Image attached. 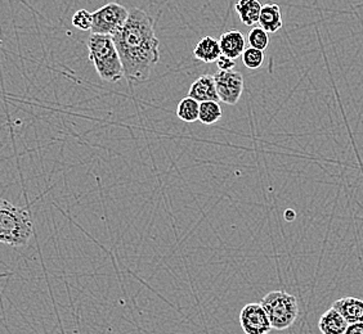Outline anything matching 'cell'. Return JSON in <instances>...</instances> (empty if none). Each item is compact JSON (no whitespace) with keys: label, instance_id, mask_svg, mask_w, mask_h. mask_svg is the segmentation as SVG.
<instances>
[{"label":"cell","instance_id":"obj_1","mask_svg":"<svg viewBox=\"0 0 363 334\" xmlns=\"http://www.w3.org/2000/svg\"><path fill=\"white\" fill-rule=\"evenodd\" d=\"M112 40L119 52L124 76L132 83L148 80L160 61V40L151 16L140 8H132L125 25Z\"/></svg>","mask_w":363,"mask_h":334},{"label":"cell","instance_id":"obj_2","mask_svg":"<svg viewBox=\"0 0 363 334\" xmlns=\"http://www.w3.org/2000/svg\"><path fill=\"white\" fill-rule=\"evenodd\" d=\"M34 236V225L28 209L0 198V243L23 247Z\"/></svg>","mask_w":363,"mask_h":334},{"label":"cell","instance_id":"obj_3","mask_svg":"<svg viewBox=\"0 0 363 334\" xmlns=\"http://www.w3.org/2000/svg\"><path fill=\"white\" fill-rule=\"evenodd\" d=\"M86 45L89 59L104 81L118 83L124 77L123 63L111 36L91 34Z\"/></svg>","mask_w":363,"mask_h":334},{"label":"cell","instance_id":"obj_4","mask_svg":"<svg viewBox=\"0 0 363 334\" xmlns=\"http://www.w3.org/2000/svg\"><path fill=\"white\" fill-rule=\"evenodd\" d=\"M272 329L285 330L291 327L299 316L298 299L290 293L284 291H272L262 299Z\"/></svg>","mask_w":363,"mask_h":334},{"label":"cell","instance_id":"obj_5","mask_svg":"<svg viewBox=\"0 0 363 334\" xmlns=\"http://www.w3.org/2000/svg\"><path fill=\"white\" fill-rule=\"evenodd\" d=\"M93 16L91 34L113 36L125 25L129 17V11L119 3H108L99 8Z\"/></svg>","mask_w":363,"mask_h":334},{"label":"cell","instance_id":"obj_6","mask_svg":"<svg viewBox=\"0 0 363 334\" xmlns=\"http://www.w3.org/2000/svg\"><path fill=\"white\" fill-rule=\"evenodd\" d=\"M214 76L219 100L225 105H235L244 91V77L238 71H218Z\"/></svg>","mask_w":363,"mask_h":334},{"label":"cell","instance_id":"obj_7","mask_svg":"<svg viewBox=\"0 0 363 334\" xmlns=\"http://www.w3.org/2000/svg\"><path fill=\"white\" fill-rule=\"evenodd\" d=\"M240 326L245 334H268L272 326L262 304H247L240 313Z\"/></svg>","mask_w":363,"mask_h":334},{"label":"cell","instance_id":"obj_8","mask_svg":"<svg viewBox=\"0 0 363 334\" xmlns=\"http://www.w3.org/2000/svg\"><path fill=\"white\" fill-rule=\"evenodd\" d=\"M194 98L199 103L203 102H219L216 80L213 75H203L192 83L189 88V96Z\"/></svg>","mask_w":363,"mask_h":334},{"label":"cell","instance_id":"obj_9","mask_svg":"<svg viewBox=\"0 0 363 334\" xmlns=\"http://www.w3.org/2000/svg\"><path fill=\"white\" fill-rule=\"evenodd\" d=\"M333 309H335L348 324L363 323V299L356 297L336 299L333 304Z\"/></svg>","mask_w":363,"mask_h":334},{"label":"cell","instance_id":"obj_10","mask_svg":"<svg viewBox=\"0 0 363 334\" xmlns=\"http://www.w3.org/2000/svg\"><path fill=\"white\" fill-rule=\"evenodd\" d=\"M245 44H246V39H245L244 34L240 33L238 30H230L220 35L219 39V45H220V50L222 54L232 59H238V57L242 56L244 53Z\"/></svg>","mask_w":363,"mask_h":334},{"label":"cell","instance_id":"obj_11","mask_svg":"<svg viewBox=\"0 0 363 334\" xmlns=\"http://www.w3.org/2000/svg\"><path fill=\"white\" fill-rule=\"evenodd\" d=\"M258 23L260 28L268 34H274L279 31V28H282L284 21H282V12L279 4H274V3L264 4L260 11Z\"/></svg>","mask_w":363,"mask_h":334},{"label":"cell","instance_id":"obj_12","mask_svg":"<svg viewBox=\"0 0 363 334\" xmlns=\"http://www.w3.org/2000/svg\"><path fill=\"white\" fill-rule=\"evenodd\" d=\"M220 56L222 50L219 40L214 39L213 36H203L194 49V57L203 63L217 62L218 58Z\"/></svg>","mask_w":363,"mask_h":334},{"label":"cell","instance_id":"obj_13","mask_svg":"<svg viewBox=\"0 0 363 334\" xmlns=\"http://www.w3.org/2000/svg\"><path fill=\"white\" fill-rule=\"evenodd\" d=\"M347 327V321L333 307L328 309L326 313H322L318 321V329L322 334H344Z\"/></svg>","mask_w":363,"mask_h":334},{"label":"cell","instance_id":"obj_14","mask_svg":"<svg viewBox=\"0 0 363 334\" xmlns=\"http://www.w3.org/2000/svg\"><path fill=\"white\" fill-rule=\"evenodd\" d=\"M263 4L259 0H238L235 6L238 17L246 26H254L259 22Z\"/></svg>","mask_w":363,"mask_h":334},{"label":"cell","instance_id":"obj_15","mask_svg":"<svg viewBox=\"0 0 363 334\" xmlns=\"http://www.w3.org/2000/svg\"><path fill=\"white\" fill-rule=\"evenodd\" d=\"M199 113H200V103L194 98H183L177 107V116L184 122L199 121Z\"/></svg>","mask_w":363,"mask_h":334},{"label":"cell","instance_id":"obj_16","mask_svg":"<svg viewBox=\"0 0 363 334\" xmlns=\"http://www.w3.org/2000/svg\"><path fill=\"white\" fill-rule=\"evenodd\" d=\"M223 111L218 102H203L200 103L199 121L203 125H213L222 119Z\"/></svg>","mask_w":363,"mask_h":334},{"label":"cell","instance_id":"obj_17","mask_svg":"<svg viewBox=\"0 0 363 334\" xmlns=\"http://www.w3.org/2000/svg\"><path fill=\"white\" fill-rule=\"evenodd\" d=\"M241 58H242L245 67H247L249 70H258L264 62L266 56H264V52L249 47V48L245 49Z\"/></svg>","mask_w":363,"mask_h":334},{"label":"cell","instance_id":"obj_18","mask_svg":"<svg viewBox=\"0 0 363 334\" xmlns=\"http://www.w3.org/2000/svg\"><path fill=\"white\" fill-rule=\"evenodd\" d=\"M247 42H249L252 48L266 52V49L269 45V35H268L267 31L258 26V28L250 30V33L247 35Z\"/></svg>","mask_w":363,"mask_h":334},{"label":"cell","instance_id":"obj_19","mask_svg":"<svg viewBox=\"0 0 363 334\" xmlns=\"http://www.w3.org/2000/svg\"><path fill=\"white\" fill-rule=\"evenodd\" d=\"M72 25L82 31H89L93 25V16L86 9H79L72 16Z\"/></svg>","mask_w":363,"mask_h":334},{"label":"cell","instance_id":"obj_20","mask_svg":"<svg viewBox=\"0 0 363 334\" xmlns=\"http://www.w3.org/2000/svg\"><path fill=\"white\" fill-rule=\"evenodd\" d=\"M217 64L219 71H232L236 67L235 59L223 56V54L218 58Z\"/></svg>","mask_w":363,"mask_h":334},{"label":"cell","instance_id":"obj_21","mask_svg":"<svg viewBox=\"0 0 363 334\" xmlns=\"http://www.w3.org/2000/svg\"><path fill=\"white\" fill-rule=\"evenodd\" d=\"M344 334H363V323H354L348 324Z\"/></svg>","mask_w":363,"mask_h":334},{"label":"cell","instance_id":"obj_22","mask_svg":"<svg viewBox=\"0 0 363 334\" xmlns=\"http://www.w3.org/2000/svg\"><path fill=\"white\" fill-rule=\"evenodd\" d=\"M295 212H294L293 209H287L286 212H285V219H287L289 221H291L293 219H295Z\"/></svg>","mask_w":363,"mask_h":334},{"label":"cell","instance_id":"obj_23","mask_svg":"<svg viewBox=\"0 0 363 334\" xmlns=\"http://www.w3.org/2000/svg\"><path fill=\"white\" fill-rule=\"evenodd\" d=\"M1 44H3V42H1V36H0V48H1Z\"/></svg>","mask_w":363,"mask_h":334}]
</instances>
